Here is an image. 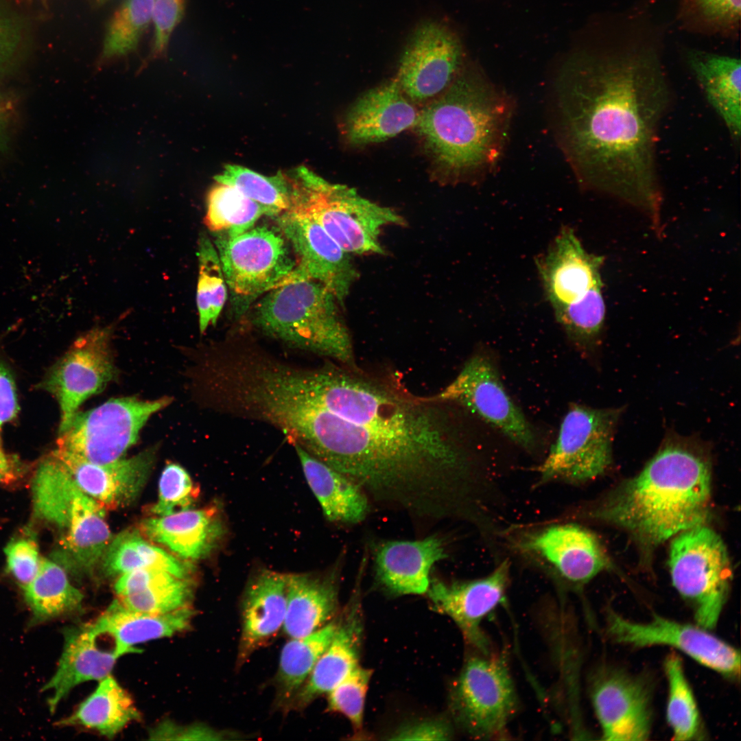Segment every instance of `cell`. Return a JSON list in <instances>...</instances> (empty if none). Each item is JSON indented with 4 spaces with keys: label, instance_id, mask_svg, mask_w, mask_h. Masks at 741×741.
Instances as JSON below:
<instances>
[{
    "label": "cell",
    "instance_id": "6da1fadb",
    "mask_svg": "<svg viewBox=\"0 0 741 741\" xmlns=\"http://www.w3.org/2000/svg\"><path fill=\"white\" fill-rule=\"evenodd\" d=\"M642 12L616 16L612 38L580 50L554 83L556 137L583 188L646 214L659 231L660 123L672 101L658 28Z\"/></svg>",
    "mask_w": 741,
    "mask_h": 741
},
{
    "label": "cell",
    "instance_id": "7a4b0ae2",
    "mask_svg": "<svg viewBox=\"0 0 741 741\" xmlns=\"http://www.w3.org/2000/svg\"><path fill=\"white\" fill-rule=\"evenodd\" d=\"M309 395L332 414L320 460L377 501L422 515L471 488L477 466L438 404L331 366Z\"/></svg>",
    "mask_w": 741,
    "mask_h": 741
},
{
    "label": "cell",
    "instance_id": "3957f363",
    "mask_svg": "<svg viewBox=\"0 0 741 741\" xmlns=\"http://www.w3.org/2000/svg\"><path fill=\"white\" fill-rule=\"evenodd\" d=\"M711 508V467L698 444L669 436L635 477L585 517L624 530L648 556L680 532L705 525Z\"/></svg>",
    "mask_w": 741,
    "mask_h": 741
},
{
    "label": "cell",
    "instance_id": "277c9868",
    "mask_svg": "<svg viewBox=\"0 0 741 741\" xmlns=\"http://www.w3.org/2000/svg\"><path fill=\"white\" fill-rule=\"evenodd\" d=\"M513 109L510 97L478 67H465L419 110L414 128L449 174L484 178L504 154Z\"/></svg>",
    "mask_w": 741,
    "mask_h": 741
},
{
    "label": "cell",
    "instance_id": "5b68a950",
    "mask_svg": "<svg viewBox=\"0 0 741 741\" xmlns=\"http://www.w3.org/2000/svg\"><path fill=\"white\" fill-rule=\"evenodd\" d=\"M338 303L320 282L292 277L264 294L254 308L252 322L265 335L292 346L351 365L352 342Z\"/></svg>",
    "mask_w": 741,
    "mask_h": 741
},
{
    "label": "cell",
    "instance_id": "8992f818",
    "mask_svg": "<svg viewBox=\"0 0 741 741\" xmlns=\"http://www.w3.org/2000/svg\"><path fill=\"white\" fill-rule=\"evenodd\" d=\"M286 174L290 209L314 219L350 255L385 253L379 240L383 228L405 224L393 209L363 198L353 188L330 183L305 166Z\"/></svg>",
    "mask_w": 741,
    "mask_h": 741
},
{
    "label": "cell",
    "instance_id": "52a82bcc",
    "mask_svg": "<svg viewBox=\"0 0 741 741\" xmlns=\"http://www.w3.org/2000/svg\"><path fill=\"white\" fill-rule=\"evenodd\" d=\"M669 567L674 587L692 607L694 623L715 628L731 578L727 550L719 534L705 524L680 532L670 544Z\"/></svg>",
    "mask_w": 741,
    "mask_h": 741
},
{
    "label": "cell",
    "instance_id": "ba28073f",
    "mask_svg": "<svg viewBox=\"0 0 741 741\" xmlns=\"http://www.w3.org/2000/svg\"><path fill=\"white\" fill-rule=\"evenodd\" d=\"M478 652L467 659L455 680L449 709L468 736L494 739L504 736L517 712L518 697L504 657Z\"/></svg>",
    "mask_w": 741,
    "mask_h": 741
},
{
    "label": "cell",
    "instance_id": "9c48e42d",
    "mask_svg": "<svg viewBox=\"0 0 741 741\" xmlns=\"http://www.w3.org/2000/svg\"><path fill=\"white\" fill-rule=\"evenodd\" d=\"M620 413V409L572 404L548 456L537 467L538 483H582L604 473L612 462V443Z\"/></svg>",
    "mask_w": 741,
    "mask_h": 741
},
{
    "label": "cell",
    "instance_id": "30bf717a",
    "mask_svg": "<svg viewBox=\"0 0 741 741\" xmlns=\"http://www.w3.org/2000/svg\"><path fill=\"white\" fill-rule=\"evenodd\" d=\"M171 402L168 397L154 400L110 399L91 410L77 412L60 433L57 448L94 464L116 462L137 443L150 416Z\"/></svg>",
    "mask_w": 741,
    "mask_h": 741
},
{
    "label": "cell",
    "instance_id": "8fae6325",
    "mask_svg": "<svg viewBox=\"0 0 741 741\" xmlns=\"http://www.w3.org/2000/svg\"><path fill=\"white\" fill-rule=\"evenodd\" d=\"M419 399L430 403L461 405L525 450L533 451L538 447L535 428L507 393L496 364L485 353L471 357L438 393Z\"/></svg>",
    "mask_w": 741,
    "mask_h": 741
},
{
    "label": "cell",
    "instance_id": "7c38bea8",
    "mask_svg": "<svg viewBox=\"0 0 741 741\" xmlns=\"http://www.w3.org/2000/svg\"><path fill=\"white\" fill-rule=\"evenodd\" d=\"M287 242L280 231L266 226L233 237L219 235L214 243L232 292L253 298L290 280L297 263Z\"/></svg>",
    "mask_w": 741,
    "mask_h": 741
},
{
    "label": "cell",
    "instance_id": "4fadbf2b",
    "mask_svg": "<svg viewBox=\"0 0 741 741\" xmlns=\"http://www.w3.org/2000/svg\"><path fill=\"white\" fill-rule=\"evenodd\" d=\"M509 541L519 554L572 588L583 587L612 565L596 535L574 523L524 530Z\"/></svg>",
    "mask_w": 741,
    "mask_h": 741
},
{
    "label": "cell",
    "instance_id": "5bb4252c",
    "mask_svg": "<svg viewBox=\"0 0 741 741\" xmlns=\"http://www.w3.org/2000/svg\"><path fill=\"white\" fill-rule=\"evenodd\" d=\"M607 632L620 644L633 648L666 646L731 681L740 677V651L696 624L653 615L648 622H635L608 609Z\"/></svg>",
    "mask_w": 741,
    "mask_h": 741
},
{
    "label": "cell",
    "instance_id": "9a60e30c",
    "mask_svg": "<svg viewBox=\"0 0 741 741\" xmlns=\"http://www.w3.org/2000/svg\"><path fill=\"white\" fill-rule=\"evenodd\" d=\"M111 327H97L80 336L56 364L45 387L58 401L59 432L70 424L80 405L115 379L110 346Z\"/></svg>",
    "mask_w": 741,
    "mask_h": 741
},
{
    "label": "cell",
    "instance_id": "2e32d148",
    "mask_svg": "<svg viewBox=\"0 0 741 741\" xmlns=\"http://www.w3.org/2000/svg\"><path fill=\"white\" fill-rule=\"evenodd\" d=\"M463 63V48L456 34L440 23L427 21L408 40L395 78L410 100L422 102L445 91Z\"/></svg>",
    "mask_w": 741,
    "mask_h": 741
},
{
    "label": "cell",
    "instance_id": "e0dca14e",
    "mask_svg": "<svg viewBox=\"0 0 741 741\" xmlns=\"http://www.w3.org/2000/svg\"><path fill=\"white\" fill-rule=\"evenodd\" d=\"M274 217L296 258L295 277L320 282L339 303L343 302L359 276L351 255L318 222L298 210L290 209Z\"/></svg>",
    "mask_w": 741,
    "mask_h": 741
},
{
    "label": "cell",
    "instance_id": "ac0fdd59",
    "mask_svg": "<svg viewBox=\"0 0 741 741\" xmlns=\"http://www.w3.org/2000/svg\"><path fill=\"white\" fill-rule=\"evenodd\" d=\"M602 738L609 741L646 740L651 733V692L642 678L619 669H602L590 687Z\"/></svg>",
    "mask_w": 741,
    "mask_h": 741
},
{
    "label": "cell",
    "instance_id": "d6986e66",
    "mask_svg": "<svg viewBox=\"0 0 741 741\" xmlns=\"http://www.w3.org/2000/svg\"><path fill=\"white\" fill-rule=\"evenodd\" d=\"M510 579V564L502 561L489 575L451 584L430 582L427 591L434 609L454 621L464 638L478 652H491L481 628L482 620L504 602Z\"/></svg>",
    "mask_w": 741,
    "mask_h": 741
},
{
    "label": "cell",
    "instance_id": "ffe728a7",
    "mask_svg": "<svg viewBox=\"0 0 741 741\" xmlns=\"http://www.w3.org/2000/svg\"><path fill=\"white\" fill-rule=\"evenodd\" d=\"M156 452L153 447L131 458L105 464L86 461L58 448L53 454L83 492L106 509L113 510L137 499L152 470Z\"/></svg>",
    "mask_w": 741,
    "mask_h": 741
},
{
    "label": "cell",
    "instance_id": "44dd1931",
    "mask_svg": "<svg viewBox=\"0 0 741 741\" xmlns=\"http://www.w3.org/2000/svg\"><path fill=\"white\" fill-rule=\"evenodd\" d=\"M603 258L588 253L574 231L561 228L547 253L537 261L546 296L553 310L560 309L602 285Z\"/></svg>",
    "mask_w": 741,
    "mask_h": 741
},
{
    "label": "cell",
    "instance_id": "7402d4cb",
    "mask_svg": "<svg viewBox=\"0 0 741 741\" xmlns=\"http://www.w3.org/2000/svg\"><path fill=\"white\" fill-rule=\"evenodd\" d=\"M396 78L362 95L346 113L344 130L351 145L385 141L414 128L416 109Z\"/></svg>",
    "mask_w": 741,
    "mask_h": 741
},
{
    "label": "cell",
    "instance_id": "603a6c76",
    "mask_svg": "<svg viewBox=\"0 0 741 741\" xmlns=\"http://www.w3.org/2000/svg\"><path fill=\"white\" fill-rule=\"evenodd\" d=\"M64 645L56 670L42 687L51 692L47 705L51 714L77 685L101 681L110 675L119 657L114 648L107 650L97 644L99 635L91 623L71 625L63 631Z\"/></svg>",
    "mask_w": 741,
    "mask_h": 741
},
{
    "label": "cell",
    "instance_id": "cb8c5ba5",
    "mask_svg": "<svg viewBox=\"0 0 741 741\" xmlns=\"http://www.w3.org/2000/svg\"><path fill=\"white\" fill-rule=\"evenodd\" d=\"M362 633V613L356 589L338 621L329 645L292 700L291 704L294 707L303 708L318 697L329 694L358 666Z\"/></svg>",
    "mask_w": 741,
    "mask_h": 741
},
{
    "label": "cell",
    "instance_id": "d4e9b609",
    "mask_svg": "<svg viewBox=\"0 0 741 741\" xmlns=\"http://www.w3.org/2000/svg\"><path fill=\"white\" fill-rule=\"evenodd\" d=\"M446 557L443 541L434 535L417 541H387L376 552L375 576L392 594H423L430 587L432 567Z\"/></svg>",
    "mask_w": 741,
    "mask_h": 741
},
{
    "label": "cell",
    "instance_id": "484cf974",
    "mask_svg": "<svg viewBox=\"0 0 741 741\" xmlns=\"http://www.w3.org/2000/svg\"><path fill=\"white\" fill-rule=\"evenodd\" d=\"M287 574L263 570L250 580L242 601V635L238 661L242 663L283 627L287 607Z\"/></svg>",
    "mask_w": 741,
    "mask_h": 741
},
{
    "label": "cell",
    "instance_id": "4316f807",
    "mask_svg": "<svg viewBox=\"0 0 741 741\" xmlns=\"http://www.w3.org/2000/svg\"><path fill=\"white\" fill-rule=\"evenodd\" d=\"M142 534L185 560H198L209 554L225 532L224 523L215 508L186 509L176 513L143 519Z\"/></svg>",
    "mask_w": 741,
    "mask_h": 741
},
{
    "label": "cell",
    "instance_id": "83f0119b",
    "mask_svg": "<svg viewBox=\"0 0 741 741\" xmlns=\"http://www.w3.org/2000/svg\"><path fill=\"white\" fill-rule=\"evenodd\" d=\"M683 59L708 103L739 143L741 133V63L740 58L698 49L683 50Z\"/></svg>",
    "mask_w": 741,
    "mask_h": 741
},
{
    "label": "cell",
    "instance_id": "f1b7e54d",
    "mask_svg": "<svg viewBox=\"0 0 741 741\" xmlns=\"http://www.w3.org/2000/svg\"><path fill=\"white\" fill-rule=\"evenodd\" d=\"M193 614L191 607L162 614L137 611L115 599L91 625L99 636L113 639L114 650L121 657L138 652L137 644L187 630Z\"/></svg>",
    "mask_w": 741,
    "mask_h": 741
},
{
    "label": "cell",
    "instance_id": "f546056e",
    "mask_svg": "<svg viewBox=\"0 0 741 741\" xmlns=\"http://www.w3.org/2000/svg\"><path fill=\"white\" fill-rule=\"evenodd\" d=\"M106 510L80 489L62 530V556L82 572L93 570L112 540Z\"/></svg>",
    "mask_w": 741,
    "mask_h": 741
},
{
    "label": "cell",
    "instance_id": "4dcf8cb0",
    "mask_svg": "<svg viewBox=\"0 0 741 741\" xmlns=\"http://www.w3.org/2000/svg\"><path fill=\"white\" fill-rule=\"evenodd\" d=\"M119 602L129 609L155 614L191 607L193 586L159 569H140L119 575L114 585Z\"/></svg>",
    "mask_w": 741,
    "mask_h": 741
},
{
    "label": "cell",
    "instance_id": "1f68e13d",
    "mask_svg": "<svg viewBox=\"0 0 741 741\" xmlns=\"http://www.w3.org/2000/svg\"><path fill=\"white\" fill-rule=\"evenodd\" d=\"M338 609L334 576L287 574V607L283 631L290 638L307 635L331 620Z\"/></svg>",
    "mask_w": 741,
    "mask_h": 741
},
{
    "label": "cell",
    "instance_id": "d6a6232c",
    "mask_svg": "<svg viewBox=\"0 0 741 741\" xmlns=\"http://www.w3.org/2000/svg\"><path fill=\"white\" fill-rule=\"evenodd\" d=\"M307 482L331 521L355 524L368 511L365 492L344 474L294 444Z\"/></svg>",
    "mask_w": 741,
    "mask_h": 741
},
{
    "label": "cell",
    "instance_id": "836d02e7",
    "mask_svg": "<svg viewBox=\"0 0 741 741\" xmlns=\"http://www.w3.org/2000/svg\"><path fill=\"white\" fill-rule=\"evenodd\" d=\"M140 718L129 694L108 675L99 681L94 692L71 715L56 725L82 727L113 738L127 725Z\"/></svg>",
    "mask_w": 741,
    "mask_h": 741
},
{
    "label": "cell",
    "instance_id": "e575fe53",
    "mask_svg": "<svg viewBox=\"0 0 741 741\" xmlns=\"http://www.w3.org/2000/svg\"><path fill=\"white\" fill-rule=\"evenodd\" d=\"M21 589L31 613L29 628L81 609L82 592L71 583L64 568L55 561L43 557L35 576Z\"/></svg>",
    "mask_w": 741,
    "mask_h": 741
},
{
    "label": "cell",
    "instance_id": "d590c367",
    "mask_svg": "<svg viewBox=\"0 0 741 741\" xmlns=\"http://www.w3.org/2000/svg\"><path fill=\"white\" fill-rule=\"evenodd\" d=\"M108 575H121L140 569H159L180 578H189L191 565L178 560L145 540L139 530L128 529L112 539L103 557Z\"/></svg>",
    "mask_w": 741,
    "mask_h": 741
},
{
    "label": "cell",
    "instance_id": "8d00e7d4",
    "mask_svg": "<svg viewBox=\"0 0 741 741\" xmlns=\"http://www.w3.org/2000/svg\"><path fill=\"white\" fill-rule=\"evenodd\" d=\"M338 621L303 637L290 638L280 655L275 682L280 705H290L329 645Z\"/></svg>",
    "mask_w": 741,
    "mask_h": 741
},
{
    "label": "cell",
    "instance_id": "74e56055",
    "mask_svg": "<svg viewBox=\"0 0 741 741\" xmlns=\"http://www.w3.org/2000/svg\"><path fill=\"white\" fill-rule=\"evenodd\" d=\"M664 671L668 683L666 720L673 739H703L701 714L679 655L672 653L666 657Z\"/></svg>",
    "mask_w": 741,
    "mask_h": 741
},
{
    "label": "cell",
    "instance_id": "f35d334b",
    "mask_svg": "<svg viewBox=\"0 0 741 741\" xmlns=\"http://www.w3.org/2000/svg\"><path fill=\"white\" fill-rule=\"evenodd\" d=\"M264 215L272 216L266 207L235 187L217 183L208 193L204 223L211 231H225V236L233 237L252 228Z\"/></svg>",
    "mask_w": 741,
    "mask_h": 741
},
{
    "label": "cell",
    "instance_id": "ab89813d",
    "mask_svg": "<svg viewBox=\"0 0 741 741\" xmlns=\"http://www.w3.org/2000/svg\"><path fill=\"white\" fill-rule=\"evenodd\" d=\"M154 0H124L106 28L99 62L126 56L137 50L152 21Z\"/></svg>",
    "mask_w": 741,
    "mask_h": 741
},
{
    "label": "cell",
    "instance_id": "60d3db41",
    "mask_svg": "<svg viewBox=\"0 0 741 741\" xmlns=\"http://www.w3.org/2000/svg\"><path fill=\"white\" fill-rule=\"evenodd\" d=\"M677 18L687 32L737 38L741 0H677Z\"/></svg>",
    "mask_w": 741,
    "mask_h": 741
},
{
    "label": "cell",
    "instance_id": "b9f144b4",
    "mask_svg": "<svg viewBox=\"0 0 741 741\" xmlns=\"http://www.w3.org/2000/svg\"><path fill=\"white\" fill-rule=\"evenodd\" d=\"M602 286H594L581 298L554 311L567 338L583 351L594 349L600 340L605 316Z\"/></svg>",
    "mask_w": 741,
    "mask_h": 741
},
{
    "label": "cell",
    "instance_id": "7bdbcfd3",
    "mask_svg": "<svg viewBox=\"0 0 741 741\" xmlns=\"http://www.w3.org/2000/svg\"><path fill=\"white\" fill-rule=\"evenodd\" d=\"M217 183L232 186L243 195L266 207L272 217L290 208V187L285 172L266 176L247 167L226 165L214 177Z\"/></svg>",
    "mask_w": 741,
    "mask_h": 741
},
{
    "label": "cell",
    "instance_id": "ee69618b",
    "mask_svg": "<svg viewBox=\"0 0 741 741\" xmlns=\"http://www.w3.org/2000/svg\"><path fill=\"white\" fill-rule=\"evenodd\" d=\"M198 279L196 303L201 333L215 324L226 299V285L214 244L204 233L198 240Z\"/></svg>",
    "mask_w": 741,
    "mask_h": 741
},
{
    "label": "cell",
    "instance_id": "f6af8a7d",
    "mask_svg": "<svg viewBox=\"0 0 741 741\" xmlns=\"http://www.w3.org/2000/svg\"><path fill=\"white\" fill-rule=\"evenodd\" d=\"M198 489L181 466L169 463L163 469L158 482V497L151 508L156 516H166L190 508L197 499Z\"/></svg>",
    "mask_w": 741,
    "mask_h": 741
},
{
    "label": "cell",
    "instance_id": "bcb514c9",
    "mask_svg": "<svg viewBox=\"0 0 741 741\" xmlns=\"http://www.w3.org/2000/svg\"><path fill=\"white\" fill-rule=\"evenodd\" d=\"M373 671L355 668L328 694V709L343 714L355 730H361L366 695Z\"/></svg>",
    "mask_w": 741,
    "mask_h": 741
},
{
    "label": "cell",
    "instance_id": "7dc6e473",
    "mask_svg": "<svg viewBox=\"0 0 741 741\" xmlns=\"http://www.w3.org/2000/svg\"><path fill=\"white\" fill-rule=\"evenodd\" d=\"M185 4L186 0H154L152 12L154 36L150 60L165 54L172 34L184 16Z\"/></svg>",
    "mask_w": 741,
    "mask_h": 741
},
{
    "label": "cell",
    "instance_id": "c3c4849f",
    "mask_svg": "<svg viewBox=\"0 0 741 741\" xmlns=\"http://www.w3.org/2000/svg\"><path fill=\"white\" fill-rule=\"evenodd\" d=\"M7 567L21 587L35 576L43 556L33 538L21 537L12 540L4 548Z\"/></svg>",
    "mask_w": 741,
    "mask_h": 741
},
{
    "label": "cell",
    "instance_id": "681fc988",
    "mask_svg": "<svg viewBox=\"0 0 741 741\" xmlns=\"http://www.w3.org/2000/svg\"><path fill=\"white\" fill-rule=\"evenodd\" d=\"M150 740H219L230 736L224 731L202 724L180 725L170 720H164L152 727L148 733Z\"/></svg>",
    "mask_w": 741,
    "mask_h": 741
},
{
    "label": "cell",
    "instance_id": "f907efd6",
    "mask_svg": "<svg viewBox=\"0 0 741 741\" xmlns=\"http://www.w3.org/2000/svg\"><path fill=\"white\" fill-rule=\"evenodd\" d=\"M452 736L450 725L443 720H428L405 725L397 730L391 740H449Z\"/></svg>",
    "mask_w": 741,
    "mask_h": 741
},
{
    "label": "cell",
    "instance_id": "816d5d0a",
    "mask_svg": "<svg viewBox=\"0 0 741 741\" xmlns=\"http://www.w3.org/2000/svg\"><path fill=\"white\" fill-rule=\"evenodd\" d=\"M15 383L5 366L0 363V430L12 420L19 412Z\"/></svg>",
    "mask_w": 741,
    "mask_h": 741
},
{
    "label": "cell",
    "instance_id": "f5cc1de1",
    "mask_svg": "<svg viewBox=\"0 0 741 741\" xmlns=\"http://www.w3.org/2000/svg\"><path fill=\"white\" fill-rule=\"evenodd\" d=\"M21 37L18 25L0 6V69L16 53Z\"/></svg>",
    "mask_w": 741,
    "mask_h": 741
},
{
    "label": "cell",
    "instance_id": "db71d44e",
    "mask_svg": "<svg viewBox=\"0 0 741 741\" xmlns=\"http://www.w3.org/2000/svg\"><path fill=\"white\" fill-rule=\"evenodd\" d=\"M18 475V469L15 461L8 455L0 444V484L10 483Z\"/></svg>",
    "mask_w": 741,
    "mask_h": 741
},
{
    "label": "cell",
    "instance_id": "11a10c76",
    "mask_svg": "<svg viewBox=\"0 0 741 741\" xmlns=\"http://www.w3.org/2000/svg\"><path fill=\"white\" fill-rule=\"evenodd\" d=\"M5 109H4L3 106V105L1 104V103L0 102V133H1V130L3 128V123H4V121H5Z\"/></svg>",
    "mask_w": 741,
    "mask_h": 741
},
{
    "label": "cell",
    "instance_id": "9f6ffc18",
    "mask_svg": "<svg viewBox=\"0 0 741 741\" xmlns=\"http://www.w3.org/2000/svg\"><path fill=\"white\" fill-rule=\"evenodd\" d=\"M95 1H96V2L97 3H103L106 2V1H107V0H95Z\"/></svg>",
    "mask_w": 741,
    "mask_h": 741
}]
</instances>
